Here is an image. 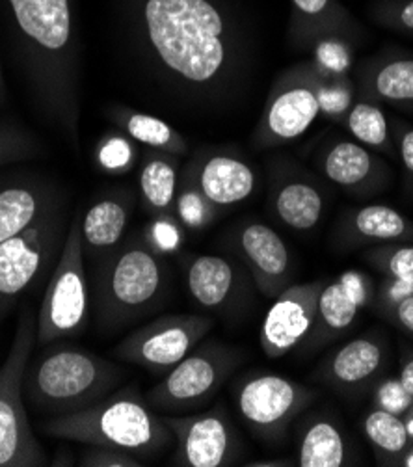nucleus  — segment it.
I'll list each match as a JSON object with an SVG mask.
<instances>
[{
	"instance_id": "f257e3e1",
	"label": "nucleus",
	"mask_w": 413,
	"mask_h": 467,
	"mask_svg": "<svg viewBox=\"0 0 413 467\" xmlns=\"http://www.w3.org/2000/svg\"><path fill=\"white\" fill-rule=\"evenodd\" d=\"M127 19L146 64L185 98L209 103L237 86L248 49L220 0H129Z\"/></svg>"
},
{
	"instance_id": "f03ea898",
	"label": "nucleus",
	"mask_w": 413,
	"mask_h": 467,
	"mask_svg": "<svg viewBox=\"0 0 413 467\" xmlns=\"http://www.w3.org/2000/svg\"><path fill=\"white\" fill-rule=\"evenodd\" d=\"M0 10L37 109L78 150L80 60L71 0H0Z\"/></svg>"
},
{
	"instance_id": "7ed1b4c3",
	"label": "nucleus",
	"mask_w": 413,
	"mask_h": 467,
	"mask_svg": "<svg viewBox=\"0 0 413 467\" xmlns=\"http://www.w3.org/2000/svg\"><path fill=\"white\" fill-rule=\"evenodd\" d=\"M53 438L112 447L138 458H155L173 441L164 417L157 415L136 386L110 393L80 411L55 415L43 427Z\"/></svg>"
},
{
	"instance_id": "20e7f679",
	"label": "nucleus",
	"mask_w": 413,
	"mask_h": 467,
	"mask_svg": "<svg viewBox=\"0 0 413 467\" xmlns=\"http://www.w3.org/2000/svg\"><path fill=\"white\" fill-rule=\"evenodd\" d=\"M170 293V268L144 239H130L103 259L96 274L94 302L99 328L107 332L159 311Z\"/></svg>"
},
{
	"instance_id": "39448f33",
	"label": "nucleus",
	"mask_w": 413,
	"mask_h": 467,
	"mask_svg": "<svg viewBox=\"0 0 413 467\" xmlns=\"http://www.w3.org/2000/svg\"><path fill=\"white\" fill-rule=\"evenodd\" d=\"M125 379L116 363L80 347H51L25 372V400L39 413L66 415L86 410L114 393Z\"/></svg>"
},
{
	"instance_id": "423d86ee",
	"label": "nucleus",
	"mask_w": 413,
	"mask_h": 467,
	"mask_svg": "<svg viewBox=\"0 0 413 467\" xmlns=\"http://www.w3.org/2000/svg\"><path fill=\"white\" fill-rule=\"evenodd\" d=\"M37 315L25 302L10 350L0 365V467L49 465L25 408L23 380L36 345Z\"/></svg>"
},
{
	"instance_id": "0eeeda50",
	"label": "nucleus",
	"mask_w": 413,
	"mask_h": 467,
	"mask_svg": "<svg viewBox=\"0 0 413 467\" xmlns=\"http://www.w3.org/2000/svg\"><path fill=\"white\" fill-rule=\"evenodd\" d=\"M80 220L75 218L55 263L39 311L36 343L53 345L58 339L78 336L89 317V289L84 263Z\"/></svg>"
},
{
	"instance_id": "6e6552de",
	"label": "nucleus",
	"mask_w": 413,
	"mask_h": 467,
	"mask_svg": "<svg viewBox=\"0 0 413 467\" xmlns=\"http://www.w3.org/2000/svg\"><path fill=\"white\" fill-rule=\"evenodd\" d=\"M67 227L66 214L57 205L0 244V324L51 263H57Z\"/></svg>"
},
{
	"instance_id": "1a4fd4ad",
	"label": "nucleus",
	"mask_w": 413,
	"mask_h": 467,
	"mask_svg": "<svg viewBox=\"0 0 413 467\" xmlns=\"http://www.w3.org/2000/svg\"><path fill=\"white\" fill-rule=\"evenodd\" d=\"M241 363V354L216 341L200 343L162 375L146 400L153 410L187 411L211 402Z\"/></svg>"
},
{
	"instance_id": "9d476101",
	"label": "nucleus",
	"mask_w": 413,
	"mask_h": 467,
	"mask_svg": "<svg viewBox=\"0 0 413 467\" xmlns=\"http://www.w3.org/2000/svg\"><path fill=\"white\" fill-rule=\"evenodd\" d=\"M318 116L315 64L309 60L291 66L278 75L268 91L253 130V146L270 150L294 142L313 127Z\"/></svg>"
},
{
	"instance_id": "9b49d317",
	"label": "nucleus",
	"mask_w": 413,
	"mask_h": 467,
	"mask_svg": "<svg viewBox=\"0 0 413 467\" xmlns=\"http://www.w3.org/2000/svg\"><path fill=\"white\" fill-rule=\"evenodd\" d=\"M316 393L275 372H250L235 386V402L244 423L263 440L280 441Z\"/></svg>"
},
{
	"instance_id": "f8f14e48",
	"label": "nucleus",
	"mask_w": 413,
	"mask_h": 467,
	"mask_svg": "<svg viewBox=\"0 0 413 467\" xmlns=\"http://www.w3.org/2000/svg\"><path fill=\"white\" fill-rule=\"evenodd\" d=\"M212 326L214 320L207 315H164L123 337L114 356L164 375L207 337Z\"/></svg>"
},
{
	"instance_id": "ddd939ff",
	"label": "nucleus",
	"mask_w": 413,
	"mask_h": 467,
	"mask_svg": "<svg viewBox=\"0 0 413 467\" xmlns=\"http://www.w3.org/2000/svg\"><path fill=\"white\" fill-rule=\"evenodd\" d=\"M164 421L177 441L173 465L225 467L239 458L241 440L222 406L187 417H164Z\"/></svg>"
},
{
	"instance_id": "4468645a",
	"label": "nucleus",
	"mask_w": 413,
	"mask_h": 467,
	"mask_svg": "<svg viewBox=\"0 0 413 467\" xmlns=\"http://www.w3.org/2000/svg\"><path fill=\"white\" fill-rule=\"evenodd\" d=\"M232 244L264 298L274 300L293 285V254L270 225L244 220L233 227Z\"/></svg>"
},
{
	"instance_id": "2eb2a0df",
	"label": "nucleus",
	"mask_w": 413,
	"mask_h": 467,
	"mask_svg": "<svg viewBox=\"0 0 413 467\" xmlns=\"http://www.w3.org/2000/svg\"><path fill=\"white\" fill-rule=\"evenodd\" d=\"M325 282H307L287 287L266 311L261 324V348L266 358L278 359L300 347L315 322L316 304Z\"/></svg>"
},
{
	"instance_id": "dca6fc26",
	"label": "nucleus",
	"mask_w": 413,
	"mask_h": 467,
	"mask_svg": "<svg viewBox=\"0 0 413 467\" xmlns=\"http://www.w3.org/2000/svg\"><path fill=\"white\" fill-rule=\"evenodd\" d=\"M375 293L377 285L373 279L354 268L325 284L318 296L313 328L304 345L313 350L348 332L359 313L373 306Z\"/></svg>"
},
{
	"instance_id": "f3484780",
	"label": "nucleus",
	"mask_w": 413,
	"mask_h": 467,
	"mask_svg": "<svg viewBox=\"0 0 413 467\" xmlns=\"http://www.w3.org/2000/svg\"><path fill=\"white\" fill-rule=\"evenodd\" d=\"M318 166L325 177L352 198H369L391 184L389 164L356 140L337 138L318 153Z\"/></svg>"
},
{
	"instance_id": "a211bd4d",
	"label": "nucleus",
	"mask_w": 413,
	"mask_h": 467,
	"mask_svg": "<svg viewBox=\"0 0 413 467\" xmlns=\"http://www.w3.org/2000/svg\"><path fill=\"white\" fill-rule=\"evenodd\" d=\"M220 209L246 202L257 189L255 168L235 151L201 150L181 170Z\"/></svg>"
},
{
	"instance_id": "6ab92c4d",
	"label": "nucleus",
	"mask_w": 413,
	"mask_h": 467,
	"mask_svg": "<svg viewBox=\"0 0 413 467\" xmlns=\"http://www.w3.org/2000/svg\"><path fill=\"white\" fill-rule=\"evenodd\" d=\"M387 363V339L363 334L334 350L318 367L316 379L337 391L356 393L380 379Z\"/></svg>"
},
{
	"instance_id": "aec40b11",
	"label": "nucleus",
	"mask_w": 413,
	"mask_h": 467,
	"mask_svg": "<svg viewBox=\"0 0 413 467\" xmlns=\"http://www.w3.org/2000/svg\"><path fill=\"white\" fill-rule=\"evenodd\" d=\"M325 191L302 170L282 171L274 177L268 207L274 218L293 231H313L325 216Z\"/></svg>"
},
{
	"instance_id": "412c9836",
	"label": "nucleus",
	"mask_w": 413,
	"mask_h": 467,
	"mask_svg": "<svg viewBox=\"0 0 413 467\" xmlns=\"http://www.w3.org/2000/svg\"><path fill=\"white\" fill-rule=\"evenodd\" d=\"M361 36V25L339 0H291L289 39L296 49L311 51L326 37L356 43Z\"/></svg>"
},
{
	"instance_id": "4be33fe9",
	"label": "nucleus",
	"mask_w": 413,
	"mask_h": 467,
	"mask_svg": "<svg viewBox=\"0 0 413 467\" xmlns=\"http://www.w3.org/2000/svg\"><path fill=\"white\" fill-rule=\"evenodd\" d=\"M359 99L413 112V57L384 53L357 69Z\"/></svg>"
},
{
	"instance_id": "5701e85b",
	"label": "nucleus",
	"mask_w": 413,
	"mask_h": 467,
	"mask_svg": "<svg viewBox=\"0 0 413 467\" xmlns=\"http://www.w3.org/2000/svg\"><path fill=\"white\" fill-rule=\"evenodd\" d=\"M337 243L345 248L363 244H413V222L382 203L350 209L337 223Z\"/></svg>"
},
{
	"instance_id": "b1692460",
	"label": "nucleus",
	"mask_w": 413,
	"mask_h": 467,
	"mask_svg": "<svg viewBox=\"0 0 413 467\" xmlns=\"http://www.w3.org/2000/svg\"><path fill=\"white\" fill-rule=\"evenodd\" d=\"M134 207V194L116 191L91 203L80 220L84 254L91 257H108L125 237Z\"/></svg>"
},
{
	"instance_id": "393cba45",
	"label": "nucleus",
	"mask_w": 413,
	"mask_h": 467,
	"mask_svg": "<svg viewBox=\"0 0 413 467\" xmlns=\"http://www.w3.org/2000/svg\"><path fill=\"white\" fill-rule=\"evenodd\" d=\"M57 205L60 203L53 186L41 179L14 177L0 182V244Z\"/></svg>"
},
{
	"instance_id": "a878e982",
	"label": "nucleus",
	"mask_w": 413,
	"mask_h": 467,
	"mask_svg": "<svg viewBox=\"0 0 413 467\" xmlns=\"http://www.w3.org/2000/svg\"><path fill=\"white\" fill-rule=\"evenodd\" d=\"M241 270L222 255H194L185 263L187 289L192 300L207 311H222L241 289Z\"/></svg>"
},
{
	"instance_id": "bb28decb",
	"label": "nucleus",
	"mask_w": 413,
	"mask_h": 467,
	"mask_svg": "<svg viewBox=\"0 0 413 467\" xmlns=\"http://www.w3.org/2000/svg\"><path fill=\"white\" fill-rule=\"evenodd\" d=\"M179 179V155L159 150H146L140 162V173H138L142 209L151 216L173 213Z\"/></svg>"
},
{
	"instance_id": "cd10ccee",
	"label": "nucleus",
	"mask_w": 413,
	"mask_h": 467,
	"mask_svg": "<svg viewBox=\"0 0 413 467\" xmlns=\"http://www.w3.org/2000/svg\"><path fill=\"white\" fill-rule=\"evenodd\" d=\"M348 438L330 417H313L298 436V467L352 465Z\"/></svg>"
},
{
	"instance_id": "c85d7f7f",
	"label": "nucleus",
	"mask_w": 413,
	"mask_h": 467,
	"mask_svg": "<svg viewBox=\"0 0 413 467\" xmlns=\"http://www.w3.org/2000/svg\"><path fill=\"white\" fill-rule=\"evenodd\" d=\"M107 116L119 130H123L138 146H144L146 150H159L173 155H185L189 151L185 136L162 118L138 112L123 105L107 109Z\"/></svg>"
},
{
	"instance_id": "c756f323",
	"label": "nucleus",
	"mask_w": 413,
	"mask_h": 467,
	"mask_svg": "<svg viewBox=\"0 0 413 467\" xmlns=\"http://www.w3.org/2000/svg\"><path fill=\"white\" fill-rule=\"evenodd\" d=\"M345 125L357 144L389 159L397 157L391 121L378 103L367 99L354 101L345 118Z\"/></svg>"
},
{
	"instance_id": "7c9ffc66",
	"label": "nucleus",
	"mask_w": 413,
	"mask_h": 467,
	"mask_svg": "<svg viewBox=\"0 0 413 467\" xmlns=\"http://www.w3.org/2000/svg\"><path fill=\"white\" fill-rule=\"evenodd\" d=\"M363 432L380 465H400L411 443L402 417L382 408H373L363 417Z\"/></svg>"
},
{
	"instance_id": "2f4dec72",
	"label": "nucleus",
	"mask_w": 413,
	"mask_h": 467,
	"mask_svg": "<svg viewBox=\"0 0 413 467\" xmlns=\"http://www.w3.org/2000/svg\"><path fill=\"white\" fill-rule=\"evenodd\" d=\"M220 209L200 191V186L181 175L173 203V214L181 225L191 231H203L220 216Z\"/></svg>"
},
{
	"instance_id": "473e14b6",
	"label": "nucleus",
	"mask_w": 413,
	"mask_h": 467,
	"mask_svg": "<svg viewBox=\"0 0 413 467\" xmlns=\"http://www.w3.org/2000/svg\"><path fill=\"white\" fill-rule=\"evenodd\" d=\"M316 99L320 116L336 123H345L356 101V88L348 75H328L316 67Z\"/></svg>"
},
{
	"instance_id": "72a5a7b5",
	"label": "nucleus",
	"mask_w": 413,
	"mask_h": 467,
	"mask_svg": "<svg viewBox=\"0 0 413 467\" xmlns=\"http://www.w3.org/2000/svg\"><path fill=\"white\" fill-rule=\"evenodd\" d=\"M140 150L123 130L107 132L96 146V162L108 175H125L134 170Z\"/></svg>"
},
{
	"instance_id": "f704fd0d",
	"label": "nucleus",
	"mask_w": 413,
	"mask_h": 467,
	"mask_svg": "<svg viewBox=\"0 0 413 467\" xmlns=\"http://www.w3.org/2000/svg\"><path fill=\"white\" fill-rule=\"evenodd\" d=\"M363 259L375 266L380 274L404 279L413 284V244H380L367 250Z\"/></svg>"
},
{
	"instance_id": "c9c22d12",
	"label": "nucleus",
	"mask_w": 413,
	"mask_h": 467,
	"mask_svg": "<svg viewBox=\"0 0 413 467\" xmlns=\"http://www.w3.org/2000/svg\"><path fill=\"white\" fill-rule=\"evenodd\" d=\"M146 244L159 255H175L185 244V227L175 218L173 213L155 214L142 231Z\"/></svg>"
},
{
	"instance_id": "e433bc0d",
	"label": "nucleus",
	"mask_w": 413,
	"mask_h": 467,
	"mask_svg": "<svg viewBox=\"0 0 413 467\" xmlns=\"http://www.w3.org/2000/svg\"><path fill=\"white\" fill-rule=\"evenodd\" d=\"M354 43L343 37H326L311 49V62L328 75H348L352 67Z\"/></svg>"
},
{
	"instance_id": "4c0bfd02",
	"label": "nucleus",
	"mask_w": 413,
	"mask_h": 467,
	"mask_svg": "<svg viewBox=\"0 0 413 467\" xmlns=\"http://www.w3.org/2000/svg\"><path fill=\"white\" fill-rule=\"evenodd\" d=\"M37 150L39 146L30 132L14 123L0 121V166L30 159Z\"/></svg>"
},
{
	"instance_id": "58836bf2",
	"label": "nucleus",
	"mask_w": 413,
	"mask_h": 467,
	"mask_svg": "<svg viewBox=\"0 0 413 467\" xmlns=\"http://www.w3.org/2000/svg\"><path fill=\"white\" fill-rule=\"evenodd\" d=\"M373 19L397 34H413V0H375Z\"/></svg>"
},
{
	"instance_id": "ea45409f",
	"label": "nucleus",
	"mask_w": 413,
	"mask_h": 467,
	"mask_svg": "<svg viewBox=\"0 0 413 467\" xmlns=\"http://www.w3.org/2000/svg\"><path fill=\"white\" fill-rule=\"evenodd\" d=\"M80 465L84 467H142L146 463L142 458L119 449L88 445V451H84V454L80 456Z\"/></svg>"
},
{
	"instance_id": "a19ab883",
	"label": "nucleus",
	"mask_w": 413,
	"mask_h": 467,
	"mask_svg": "<svg viewBox=\"0 0 413 467\" xmlns=\"http://www.w3.org/2000/svg\"><path fill=\"white\" fill-rule=\"evenodd\" d=\"M375 402H377V408H382L389 413L402 417L408 411V408L413 404V397L404 389L398 377L382 379L375 388Z\"/></svg>"
},
{
	"instance_id": "79ce46f5",
	"label": "nucleus",
	"mask_w": 413,
	"mask_h": 467,
	"mask_svg": "<svg viewBox=\"0 0 413 467\" xmlns=\"http://www.w3.org/2000/svg\"><path fill=\"white\" fill-rule=\"evenodd\" d=\"M393 140L397 148V157L402 166L406 191L413 194V125L402 123L398 119L391 121Z\"/></svg>"
},
{
	"instance_id": "37998d69",
	"label": "nucleus",
	"mask_w": 413,
	"mask_h": 467,
	"mask_svg": "<svg viewBox=\"0 0 413 467\" xmlns=\"http://www.w3.org/2000/svg\"><path fill=\"white\" fill-rule=\"evenodd\" d=\"M411 295H413L411 282H404V279L386 275L384 282L377 287L373 307L380 317H384L389 309H393L397 304H400L402 300H406Z\"/></svg>"
},
{
	"instance_id": "c03bdc74",
	"label": "nucleus",
	"mask_w": 413,
	"mask_h": 467,
	"mask_svg": "<svg viewBox=\"0 0 413 467\" xmlns=\"http://www.w3.org/2000/svg\"><path fill=\"white\" fill-rule=\"evenodd\" d=\"M384 318H387L393 326L400 328L404 334L413 337V295L389 309Z\"/></svg>"
},
{
	"instance_id": "a18cd8bd",
	"label": "nucleus",
	"mask_w": 413,
	"mask_h": 467,
	"mask_svg": "<svg viewBox=\"0 0 413 467\" xmlns=\"http://www.w3.org/2000/svg\"><path fill=\"white\" fill-rule=\"evenodd\" d=\"M398 380L404 386V389L413 397V352L404 358L398 372Z\"/></svg>"
},
{
	"instance_id": "49530a36",
	"label": "nucleus",
	"mask_w": 413,
	"mask_h": 467,
	"mask_svg": "<svg viewBox=\"0 0 413 467\" xmlns=\"http://www.w3.org/2000/svg\"><path fill=\"white\" fill-rule=\"evenodd\" d=\"M248 465H252V467H287V465H291V460H287V458H282V460H259V462H252V463H248Z\"/></svg>"
},
{
	"instance_id": "de8ad7c7",
	"label": "nucleus",
	"mask_w": 413,
	"mask_h": 467,
	"mask_svg": "<svg viewBox=\"0 0 413 467\" xmlns=\"http://www.w3.org/2000/svg\"><path fill=\"white\" fill-rule=\"evenodd\" d=\"M402 419H404V425H406L408 436H409V440L413 441V404L408 408V411L402 415Z\"/></svg>"
},
{
	"instance_id": "09e8293b",
	"label": "nucleus",
	"mask_w": 413,
	"mask_h": 467,
	"mask_svg": "<svg viewBox=\"0 0 413 467\" xmlns=\"http://www.w3.org/2000/svg\"><path fill=\"white\" fill-rule=\"evenodd\" d=\"M400 467H413V441L409 443L408 451L404 452V456L400 460Z\"/></svg>"
},
{
	"instance_id": "8fccbe9b",
	"label": "nucleus",
	"mask_w": 413,
	"mask_h": 467,
	"mask_svg": "<svg viewBox=\"0 0 413 467\" xmlns=\"http://www.w3.org/2000/svg\"><path fill=\"white\" fill-rule=\"evenodd\" d=\"M6 98H8V93H6V84H5L3 69H0V107H3V105L6 103Z\"/></svg>"
}]
</instances>
